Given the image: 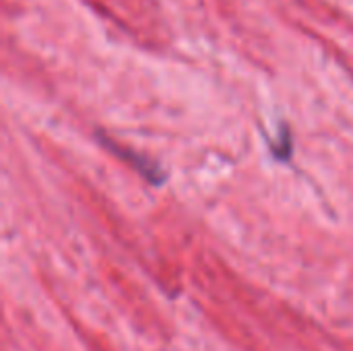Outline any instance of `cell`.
Listing matches in <instances>:
<instances>
[]
</instances>
